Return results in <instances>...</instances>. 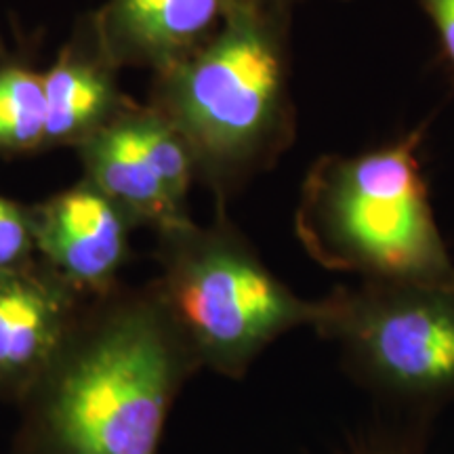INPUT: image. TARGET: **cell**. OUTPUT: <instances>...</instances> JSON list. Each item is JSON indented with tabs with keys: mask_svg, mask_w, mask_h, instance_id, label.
I'll return each mask as SVG.
<instances>
[{
	"mask_svg": "<svg viewBox=\"0 0 454 454\" xmlns=\"http://www.w3.org/2000/svg\"><path fill=\"white\" fill-rule=\"evenodd\" d=\"M202 371L154 280L84 301L59 354L21 400L13 454H158L170 406Z\"/></svg>",
	"mask_w": 454,
	"mask_h": 454,
	"instance_id": "cell-1",
	"label": "cell"
},
{
	"mask_svg": "<svg viewBox=\"0 0 454 454\" xmlns=\"http://www.w3.org/2000/svg\"><path fill=\"white\" fill-rule=\"evenodd\" d=\"M291 21L293 11L238 0L211 41L152 74L147 104L184 135L215 207H227L297 137Z\"/></svg>",
	"mask_w": 454,
	"mask_h": 454,
	"instance_id": "cell-2",
	"label": "cell"
},
{
	"mask_svg": "<svg viewBox=\"0 0 454 454\" xmlns=\"http://www.w3.org/2000/svg\"><path fill=\"white\" fill-rule=\"evenodd\" d=\"M425 127L360 154H325L301 185L294 231L316 263L362 280L454 282L423 175Z\"/></svg>",
	"mask_w": 454,
	"mask_h": 454,
	"instance_id": "cell-3",
	"label": "cell"
},
{
	"mask_svg": "<svg viewBox=\"0 0 454 454\" xmlns=\"http://www.w3.org/2000/svg\"><path fill=\"white\" fill-rule=\"evenodd\" d=\"M156 291L200 368L240 379L280 334L316 326L322 301H305L276 278L248 238L217 207L156 231Z\"/></svg>",
	"mask_w": 454,
	"mask_h": 454,
	"instance_id": "cell-4",
	"label": "cell"
},
{
	"mask_svg": "<svg viewBox=\"0 0 454 454\" xmlns=\"http://www.w3.org/2000/svg\"><path fill=\"white\" fill-rule=\"evenodd\" d=\"M322 301L316 331L372 387L408 402L454 397V282L360 280Z\"/></svg>",
	"mask_w": 454,
	"mask_h": 454,
	"instance_id": "cell-5",
	"label": "cell"
},
{
	"mask_svg": "<svg viewBox=\"0 0 454 454\" xmlns=\"http://www.w3.org/2000/svg\"><path fill=\"white\" fill-rule=\"evenodd\" d=\"M84 179L118 204L135 227L154 231L190 221L196 162L179 129L152 104L127 110L76 147Z\"/></svg>",
	"mask_w": 454,
	"mask_h": 454,
	"instance_id": "cell-6",
	"label": "cell"
},
{
	"mask_svg": "<svg viewBox=\"0 0 454 454\" xmlns=\"http://www.w3.org/2000/svg\"><path fill=\"white\" fill-rule=\"evenodd\" d=\"M36 257L84 297L112 291L130 259L127 213L89 179L32 204Z\"/></svg>",
	"mask_w": 454,
	"mask_h": 454,
	"instance_id": "cell-7",
	"label": "cell"
},
{
	"mask_svg": "<svg viewBox=\"0 0 454 454\" xmlns=\"http://www.w3.org/2000/svg\"><path fill=\"white\" fill-rule=\"evenodd\" d=\"M87 299L38 257L0 271V402L20 406L41 381Z\"/></svg>",
	"mask_w": 454,
	"mask_h": 454,
	"instance_id": "cell-8",
	"label": "cell"
},
{
	"mask_svg": "<svg viewBox=\"0 0 454 454\" xmlns=\"http://www.w3.org/2000/svg\"><path fill=\"white\" fill-rule=\"evenodd\" d=\"M121 70L101 38L93 11L78 17L53 66L44 72L47 150H76L133 104L121 89Z\"/></svg>",
	"mask_w": 454,
	"mask_h": 454,
	"instance_id": "cell-9",
	"label": "cell"
},
{
	"mask_svg": "<svg viewBox=\"0 0 454 454\" xmlns=\"http://www.w3.org/2000/svg\"><path fill=\"white\" fill-rule=\"evenodd\" d=\"M238 0H107L93 11L121 67L162 72L208 43Z\"/></svg>",
	"mask_w": 454,
	"mask_h": 454,
	"instance_id": "cell-10",
	"label": "cell"
},
{
	"mask_svg": "<svg viewBox=\"0 0 454 454\" xmlns=\"http://www.w3.org/2000/svg\"><path fill=\"white\" fill-rule=\"evenodd\" d=\"M47 150L44 72L34 64V47H0V158Z\"/></svg>",
	"mask_w": 454,
	"mask_h": 454,
	"instance_id": "cell-11",
	"label": "cell"
},
{
	"mask_svg": "<svg viewBox=\"0 0 454 454\" xmlns=\"http://www.w3.org/2000/svg\"><path fill=\"white\" fill-rule=\"evenodd\" d=\"M36 259L32 204L0 194V271L21 268Z\"/></svg>",
	"mask_w": 454,
	"mask_h": 454,
	"instance_id": "cell-12",
	"label": "cell"
},
{
	"mask_svg": "<svg viewBox=\"0 0 454 454\" xmlns=\"http://www.w3.org/2000/svg\"><path fill=\"white\" fill-rule=\"evenodd\" d=\"M419 3L434 26L442 57L454 76V0H419Z\"/></svg>",
	"mask_w": 454,
	"mask_h": 454,
	"instance_id": "cell-13",
	"label": "cell"
},
{
	"mask_svg": "<svg viewBox=\"0 0 454 454\" xmlns=\"http://www.w3.org/2000/svg\"><path fill=\"white\" fill-rule=\"evenodd\" d=\"M265 3L274 4V7H280V9H286V11H293L297 7L299 3H303V0H265Z\"/></svg>",
	"mask_w": 454,
	"mask_h": 454,
	"instance_id": "cell-14",
	"label": "cell"
},
{
	"mask_svg": "<svg viewBox=\"0 0 454 454\" xmlns=\"http://www.w3.org/2000/svg\"><path fill=\"white\" fill-rule=\"evenodd\" d=\"M362 454H400V452H394V450H366Z\"/></svg>",
	"mask_w": 454,
	"mask_h": 454,
	"instance_id": "cell-15",
	"label": "cell"
}]
</instances>
